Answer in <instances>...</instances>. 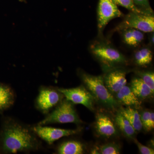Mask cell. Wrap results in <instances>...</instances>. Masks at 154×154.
Here are the masks:
<instances>
[{
	"instance_id": "52a82bcc",
	"label": "cell",
	"mask_w": 154,
	"mask_h": 154,
	"mask_svg": "<svg viewBox=\"0 0 154 154\" xmlns=\"http://www.w3.org/2000/svg\"><path fill=\"white\" fill-rule=\"evenodd\" d=\"M122 16L123 14L112 0H99L98 11L99 31H102L110 20Z\"/></svg>"
},
{
	"instance_id": "ffe728a7",
	"label": "cell",
	"mask_w": 154,
	"mask_h": 154,
	"mask_svg": "<svg viewBox=\"0 0 154 154\" xmlns=\"http://www.w3.org/2000/svg\"><path fill=\"white\" fill-rule=\"evenodd\" d=\"M120 148L118 145L109 143L103 145L98 148L94 149L92 154H118L120 153Z\"/></svg>"
},
{
	"instance_id": "ac0fdd59",
	"label": "cell",
	"mask_w": 154,
	"mask_h": 154,
	"mask_svg": "<svg viewBox=\"0 0 154 154\" xmlns=\"http://www.w3.org/2000/svg\"><path fill=\"white\" fill-rule=\"evenodd\" d=\"M116 123L119 128L128 138H132L135 134V130L129 122L121 113H117L115 118Z\"/></svg>"
},
{
	"instance_id": "5b68a950",
	"label": "cell",
	"mask_w": 154,
	"mask_h": 154,
	"mask_svg": "<svg viewBox=\"0 0 154 154\" xmlns=\"http://www.w3.org/2000/svg\"><path fill=\"white\" fill-rule=\"evenodd\" d=\"M57 90L65 97L66 100L73 104H81L90 110H94L95 98L84 87L81 86L70 89L59 88Z\"/></svg>"
},
{
	"instance_id": "9a60e30c",
	"label": "cell",
	"mask_w": 154,
	"mask_h": 154,
	"mask_svg": "<svg viewBox=\"0 0 154 154\" xmlns=\"http://www.w3.org/2000/svg\"><path fill=\"white\" fill-rule=\"evenodd\" d=\"M84 145L76 140H69L61 144L57 149L60 154H82L84 153Z\"/></svg>"
},
{
	"instance_id": "3957f363",
	"label": "cell",
	"mask_w": 154,
	"mask_h": 154,
	"mask_svg": "<svg viewBox=\"0 0 154 154\" xmlns=\"http://www.w3.org/2000/svg\"><path fill=\"white\" fill-rule=\"evenodd\" d=\"M82 122V120L75 110L73 103L66 99L61 102L54 110L37 125H45L57 123H74L78 124Z\"/></svg>"
},
{
	"instance_id": "d6986e66",
	"label": "cell",
	"mask_w": 154,
	"mask_h": 154,
	"mask_svg": "<svg viewBox=\"0 0 154 154\" xmlns=\"http://www.w3.org/2000/svg\"><path fill=\"white\" fill-rule=\"evenodd\" d=\"M152 57L151 51L146 48L138 51L134 55L136 63L140 66H144L150 63Z\"/></svg>"
},
{
	"instance_id": "30bf717a",
	"label": "cell",
	"mask_w": 154,
	"mask_h": 154,
	"mask_svg": "<svg viewBox=\"0 0 154 154\" xmlns=\"http://www.w3.org/2000/svg\"><path fill=\"white\" fill-rule=\"evenodd\" d=\"M103 79L106 88L112 93H117L127 84L126 73L121 70L111 71Z\"/></svg>"
},
{
	"instance_id": "9c48e42d",
	"label": "cell",
	"mask_w": 154,
	"mask_h": 154,
	"mask_svg": "<svg viewBox=\"0 0 154 154\" xmlns=\"http://www.w3.org/2000/svg\"><path fill=\"white\" fill-rule=\"evenodd\" d=\"M92 51L94 55L107 64L124 63L126 61L124 56L117 50L108 45H95L92 48Z\"/></svg>"
},
{
	"instance_id": "d4e9b609",
	"label": "cell",
	"mask_w": 154,
	"mask_h": 154,
	"mask_svg": "<svg viewBox=\"0 0 154 154\" xmlns=\"http://www.w3.org/2000/svg\"><path fill=\"white\" fill-rule=\"evenodd\" d=\"M135 143L136 144L139 150L141 153L142 154H154V150L153 149L148 147L146 146L143 145L140 143L136 139L134 140Z\"/></svg>"
},
{
	"instance_id": "cb8c5ba5",
	"label": "cell",
	"mask_w": 154,
	"mask_h": 154,
	"mask_svg": "<svg viewBox=\"0 0 154 154\" xmlns=\"http://www.w3.org/2000/svg\"><path fill=\"white\" fill-rule=\"evenodd\" d=\"M138 8L144 14L152 15L153 11L150 6L149 0H133Z\"/></svg>"
},
{
	"instance_id": "44dd1931",
	"label": "cell",
	"mask_w": 154,
	"mask_h": 154,
	"mask_svg": "<svg viewBox=\"0 0 154 154\" xmlns=\"http://www.w3.org/2000/svg\"><path fill=\"white\" fill-rule=\"evenodd\" d=\"M143 127L147 131H150L154 128V113L152 111H145L140 115Z\"/></svg>"
},
{
	"instance_id": "277c9868",
	"label": "cell",
	"mask_w": 154,
	"mask_h": 154,
	"mask_svg": "<svg viewBox=\"0 0 154 154\" xmlns=\"http://www.w3.org/2000/svg\"><path fill=\"white\" fill-rule=\"evenodd\" d=\"M127 28H134L146 33L153 32L154 16L152 15L131 12L125 16L123 21L116 29L121 30Z\"/></svg>"
},
{
	"instance_id": "7402d4cb",
	"label": "cell",
	"mask_w": 154,
	"mask_h": 154,
	"mask_svg": "<svg viewBox=\"0 0 154 154\" xmlns=\"http://www.w3.org/2000/svg\"><path fill=\"white\" fill-rule=\"evenodd\" d=\"M116 5L124 7L131 12L137 14H145L137 8L133 0H112Z\"/></svg>"
},
{
	"instance_id": "5bb4252c",
	"label": "cell",
	"mask_w": 154,
	"mask_h": 154,
	"mask_svg": "<svg viewBox=\"0 0 154 154\" xmlns=\"http://www.w3.org/2000/svg\"><path fill=\"white\" fill-rule=\"evenodd\" d=\"M15 96L8 86L0 84V111L6 110L14 104Z\"/></svg>"
},
{
	"instance_id": "7a4b0ae2",
	"label": "cell",
	"mask_w": 154,
	"mask_h": 154,
	"mask_svg": "<svg viewBox=\"0 0 154 154\" xmlns=\"http://www.w3.org/2000/svg\"><path fill=\"white\" fill-rule=\"evenodd\" d=\"M82 79L89 92L95 99L110 108H115L117 103L107 89L101 76H94L83 74Z\"/></svg>"
},
{
	"instance_id": "2e32d148",
	"label": "cell",
	"mask_w": 154,
	"mask_h": 154,
	"mask_svg": "<svg viewBox=\"0 0 154 154\" xmlns=\"http://www.w3.org/2000/svg\"><path fill=\"white\" fill-rule=\"evenodd\" d=\"M123 30V40L128 45L137 46L143 40V33L140 30L134 28H127Z\"/></svg>"
},
{
	"instance_id": "603a6c76",
	"label": "cell",
	"mask_w": 154,
	"mask_h": 154,
	"mask_svg": "<svg viewBox=\"0 0 154 154\" xmlns=\"http://www.w3.org/2000/svg\"><path fill=\"white\" fill-rule=\"evenodd\" d=\"M140 78L152 91L154 92V74L153 72H139Z\"/></svg>"
},
{
	"instance_id": "4fadbf2b",
	"label": "cell",
	"mask_w": 154,
	"mask_h": 154,
	"mask_svg": "<svg viewBox=\"0 0 154 154\" xmlns=\"http://www.w3.org/2000/svg\"><path fill=\"white\" fill-rule=\"evenodd\" d=\"M131 88L138 99H146L154 94V92L140 78H134L132 80Z\"/></svg>"
},
{
	"instance_id": "e0dca14e",
	"label": "cell",
	"mask_w": 154,
	"mask_h": 154,
	"mask_svg": "<svg viewBox=\"0 0 154 154\" xmlns=\"http://www.w3.org/2000/svg\"><path fill=\"white\" fill-rule=\"evenodd\" d=\"M120 113L127 119L135 131H140L142 129L143 125L140 116L137 110L131 107L122 109Z\"/></svg>"
},
{
	"instance_id": "ba28073f",
	"label": "cell",
	"mask_w": 154,
	"mask_h": 154,
	"mask_svg": "<svg viewBox=\"0 0 154 154\" xmlns=\"http://www.w3.org/2000/svg\"><path fill=\"white\" fill-rule=\"evenodd\" d=\"M32 129L35 134L50 145L61 137L76 134L79 131L78 130L60 129L39 125L33 127Z\"/></svg>"
},
{
	"instance_id": "8992f818",
	"label": "cell",
	"mask_w": 154,
	"mask_h": 154,
	"mask_svg": "<svg viewBox=\"0 0 154 154\" xmlns=\"http://www.w3.org/2000/svg\"><path fill=\"white\" fill-rule=\"evenodd\" d=\"M63 97V95L58 90L57 91L51 88H42L36 98V107L42 113H48L60 103Z\"/></svg>"
},
{
	"instance_id": "8fae6325",
	"label": "cell",
	"mask_w": 154,
	"mask_h": 154,
	"mask_svg": "<svg viewBox=\"0 0 154 154\" xmlns=\"http://www.w3.org/2000/svg\"><path fill=\"white\" fill-rule=\"evenodd\" d=\"M96 128L98 134L104 137H110L117 133L116 128L110 117L102 113L97 114Z\"/></svg>"
},
{
	"instance_id": "7c38bea8",
	"label": "cell",
	"mask_w": 154,
	"mask_h": 154,
	"mask_svg": "<svg viewBox=\"0 0 154 154\" xmlns=\"http://www.w3.org/2000/svg\"><path fill=\"white\" fill-rule=\"evenodd\" d=\"M116 94V99L122 104L137 108L140 107L141 102L128 86H124Z\"/></svg>"
},
{
	"instance_id": "6da1fadb",
	"label": "cell",
	"mask_w": 154,
	"mask_h": 154,
	"mask_svg": "<svg viewBox=\"0 0 154 154\" xmlns=\"http://www.w3.org/2000/svg\"><path fill=\"white\" fill-rule=\"evenodd\" d=\"M32 128L11 119L7 121L2 133V147L7 153L36 150L39 143Z\"/></svg>"
}]
</instances>
